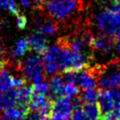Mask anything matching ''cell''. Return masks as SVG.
<instances>
[{"label": "cell", "instance_id": "1", "mask_svg": "<svg viewBox=\"0 0 120 120\" xmlns=\"http://www.w3.org/2000/svg\"><path fill=\"white\" fill-rule=\"evenodd\" d=\"M79 7V0H40L39 10L56 22H66L74 15Z\"/></svg>", "mask_w": 120, "mask_h": 120}, {"label": "cell", "instance_id": "2", "mask_svg": "<svg viewBox=\"0 0 120 120\" xmlns=\"http://www.w3.org/2000/svg\"><path fill=\"white\" fill-rule=\"evenodd\" d=\"M16 68L22 72L23 78L27 81L38 83L43 82L45 80L42 55L37 53L35 55H31L24 61L19 62Z\"/></svg>", "mask_w": 120, "mask_h": 120}, {"label": "cell", "instance_id": "3", "mask_svg": "<svg viewBox=\"0 0 120 120\" xmlns=\"http://www.w3.org/2000/svg\"><path fill=\"white\" fill-rule=\"evenodd\" d=\"M96 22L102 34L114 36L120 29V10L112 8H106L98 14Z\"/></svg>", "mask_w": 120, "mask_h": 120}, {"label": "cell", "instance_id": "4", "mask_svg": "<svg viewBox=\"0 0 120 120\" xmlns=\"http://www.w3.org/2000/svg\"><path fill=\"white\" fill-rule=\"evenodd\" d=\"M98 84L101 90L120 88V65L112 64L98 70Z\"/></svg>", "mask_w": 120, "mask_h": 120}, {"label": "cell", "instance_id": "5", "mask_svg": "<svg viewBox=\"0 0 120 120\" xmlns=\"http://www.w3.org/2000/svg\"><path fill=\"white\" fill-rule=\"evenodd\" d=\"M120 102V91L118 89H104L98 92V105L101 115L111 111Z\"/></svg>", "mask_w": 120, "mask_h": 120}, {"label": "cell", "instance_id": "6", "mask_svg": "<svg viewBox=\"0 0 120 120\" xmlns=\"http://www.w3.org/2000/svg\"><path fill=\"white\" fill-rule=\"evenodd\" d=\"M71 99L72 98L69 97L52 99V117L57 120H68L73 111Z\"/></svg>", "mask_w": 120, "mask_h": 120}, {"label": "cell", "instance_id": "7", "mask_svg": "<svg viewBox=\"0 0 120 120\" xmlns=\"http://www.w3.org/2000/svg\"><path fill=\"white\" fill-rule=\"evenodd\" d=\"M61 49L58 45L54 44L51 48H48L45 53L42 55L44 72L47 75H52L59 71V59Z\"/></svg>", "mask_w": 120, "mask_h": 120}, {"label": "cell", "instance_id": "8", "mask_svg": "<svg viewBox=\"0 0 120 120\" xmlns=\"http://www.w3.org/2000/svg\"><path fill=\"white\" fill-rule=\"evenodd\" d=\"M112 36H109L106 34H101L99 36L94 37L92 42V50H95L100 53L107 54L111 53L114 48V41L112 38Z\"/></svg>", "mask_w": 120, "mask_h": 120}, {"label": "cell", "instance_id": "9", "mask_svg": "<svg viewBox=\"0 0 120 120\" xmlns=\"http://www.w3.org/2000/svg\"><path fill=\"white\" fill-rule=\"evenodd\" d=\"M28 48L30 51H34L37 54L43 55L48 49V41L43 34L37 31L31 34L27 38Z\"/></svg>", "mask_w": 120, "mask_h": 120}, {"label": "cell", "instance_id": "10", "mask_svg": "<svg viewBox=\"0 0 120 120\" xmlns=\"http://www.w3.org/2000/svg\"><path fill=\"white\" fill-rule=\"evenodd\" d=\"M38 32L43 35H52L58 30V22L47 15H43L36 20Z\"/></svg>", "mask_w": 120, "mask_h": 120}, {"label": "cell", "instance_id": "11", "mask_svg": "<svg viewBox=\"0 0 120 120\" xmlns=\"http://www.w3.org/2000/svg\"><path fill=\"white\" fill-rule=\"evenodd\" d=\"M31 97V86H21L16 89V103L15 105L29 112V102Z\"/></svg>", "mask_w": 120, "mask_h": 120}, {"label": "cell", "instance_id": "12", "mask_svg": "<svg viewBox=\"0 0 120 120\" xmlns=\"http://www.w3.org/2000/svg\"><path fill=\"white\" fill-rule=\"evenodd\" d=\"M49 90H50V95L49 96L52 99H56L64 96V82L62 80V78L59 75H54L50 79V82H49Z\"/></svg>", "mask_w": 120, "mask_h": 120}, {"label": "cell", "instance_id": "13", "mask_svg": "<svg viewBox=\"0 0 120 120\" xmlns=\"http://www.w3.org/2000/svg\"><path fill=\"white\" fill-rule=\"evenodd\" d=\"M16 89L12 88L0 93V109L5 111L16 103Z\"/></svg>", "mask_w": 120, "mask_h": 120}, {"label": "cell", "instance_id": "14", "mask_svg": "<svg viewBox=\"0 0 120 120\" xmlns=\"http://www.w3.org/2000/svg\"><path fill=\"white\" fill-rule=\"evenodd\" d=\"M81 107L89 120H99V118H101V112L98 103L83 102Z\"/></svg>", "mask_w": 120, "mask_h": 120}, {"label": "cell", "instance_id": "15", "mask_svg": "<svg viewBox=\"0 0 120 120\" xmlns=\"http://www.w3.org/2000/svg\"><path fill=\"white\" fill-rule=\"evenodd\" d=\"M13 79L14 77L8 70L3 69L0 71V93L14 88Z\"/></svg>", "mask_w": 120, "mask_h": 120}, {"label": "cell", "instance_id": "16", "mask_svg": "<svg viewBox=\"0 0 120 120\" xmlns=\"http://www.w3.org/2000/svg\"><path fill=\"white\" fill-rule=\"evenodd\" d=\"M29 112H25L24 110H22V108L14 105L7 110H5V115L8 116V118H10L11 120H21L25 118L28 115Z\"/></svg>", "mask_w": 120, "mask_h": 120}, {"label": "cell", "instance_id": "17", "mask_svg": "<svg viewBox=\"0 0 120 120\" xmlns=\"http://www.w3.org/2000/svg\"><path fill=\"white\" fill-rule=\"evenodd\" d=\"M29 51V48H28V43H27V39L26 38H23V39H21L19 40L14 48H13V51H12V56L14 58L16 57H22L25 54V52Z\"/></svg>", "mask_w": 120, "mask_h": 120}, {"label": "cell", "instance_id": "18", "mask_svg": "<svg viewBox=\"0 0 120 120\" xmlns=\"http://www.w3.org/2000/svg\"><path fill=\"white\" fill-rule=\"evenodd\" d=\"M98 92L95 88L84 90L82 96V100L85 103H98Z\"/></svg>", "mask_w": 120, "mask_h": 120}, {"label": "cell", "instance_id": "19", "mask_svg": "<svg viewBox=\"0 0 120 120\" xmlns=\"http://www.w3.org/2000/svg\"><path fill=\"white\" fill-rule=\"evenodd\" d=\"M79 93H80V87L74 83L67 82V84L64 87V96L65 97H69V98L78 97Z\"/></svg>", "mask_w": 120, "mask_h": 120}, {"label": "cell", "instance_id": "20", "mask_svg": "<svg viewBox=\"0 0 120 120\" xmlns=\"http://www.w3.org/2000/svg\"><path fill=\"white\" fill-rule=\"evenodd\" d=\"M102 120H120V102L108 112L101 115Z\"/></svg>", "mask_w": 120, "mask_h": 120}, {"label": "cell", "instance_id": "21", "mask_svg": "<svg viewBox=\"0 0 120 120\" xmlns=\"http://www.w3.org/2000/svg\"><path fill=\"white\" fill-rule=\"evenodd\" d=\"M0 8L8 9L10 13L14 15L19 14V9L14 0H0Z\"/></svg>", "mask_w": 120, "mask_h": 120}, {"label": "cell", "instance_id": "22", "mask_svg": "<svg viewBox=\"0 0 120 120\" xmlns=\"http://www.w3.org/2000/svg\"><path fill=\"white\" fill-rule=\"evenodd\" d=\"M71 120H89V119L84 114L83 111L82 110V107H78L73 109L71 113Z\"/></svg>", "mask_w": 120, "mask_h": 120}, {"label": "cell", "instance_id": "23", "mask_svg": "<svg viewBox=\"0 0 120 120\" xmlns=\"http://www.w3.org/2000/svg\"><path fill=\"white\" fill-rule=\"evenodd\" d=\"M17 16V27L19 29H24L27 25V19L22 14H18Z\"/></svg>", "mask_w": 120, "mask_h": 120}, {"label": "cell", "instance_id": "24", "mask_svg": "<svg viewBox=\"0 0 120 120\" xmlns=\"http://www.w3.org/2000/svg\"><path fill=\"white\" fill-rule=\"evenodd\" d=\"M8 64H9V57H8L6 53L0 54V71H2L7 67H8Z\"/></svg>", "mask_w": 120, "mask_h": 120}, {"label": "cell", "instance_id": "25", "mask_svg": "<svg viewBox=\"0 0 120 120\" xmlns=\"http://www.w3.org/2000/svg\"><path fill=\"white\" fill-rule=\"evenodd\" d=\"M3 53H6V50H5L4 44L0 42V54H3Z\"/></svg>", "mask_w": 120, "mask_h": 120}, {"label": "cell", "instance_id": "26", "mask_svg": "<svg viewBox=\"0 0 120 120\" xmlns=\"http://www.w3.org/2000/svg\"><path fill=\"white\" fill-rule=\"evenodd\" d=\"M0 120H11V119L8 118V117L6 116V115H1V116H0Z\"/></svg>", "mask_w": 120, "mask_h": 120}, {"label": "cell", "instance_id": "27", "mask_svg": "<svg viewBox=\"0 0 120 120\" xmlns=\"http://www.w3.org/2000/svg\"><path fill=\"white\" fill-rule=\"evenodd\" d=\"M116 49H117L118 53L120 54V40H118V42H117V44H116Z\"/></svg>", "mask_w": 120, "mask_h": 120}, {"label": "cell", "instance_id": "28", "mask_svg": "<svg viewBox=\"0 0 120 120\" xmlns=\"http://www.w3.org/2000/svg\"><path fill=\"white\" fill-rule=\"evenodd\" d=\"M116 38H117V39L118 40H120V29L118 30V32L116 33Z\"/></svg>", "mask_w": 120, "mask_h": 120}, {"label": "cell", "instance_id": "29", "mask_svg": "<svg viewBox=\"0 0 120 120\" xmlns=\"http://www.w3.org/2000/svg\"><path fill=\"white\" fill-rule=\"evenodd\" d=\"M42 120H57V119H54L52 117H49V118H45V119H42Z\"/></svg>", "mask_w": 120, "mask_h": 120}, {"label": "cell", "instance_id": "30", "mask_svg": "<svg viewBox=\"0 0 120 120\" xmlns=\"http://www.w3.org/2000/svg\"><path fill=\"white\" fill-rule=\"evenodd\" d=\"M21 120H27V119H25V118H23V119H21Z\"/></svg>", "mask_w": 120, "mask_h": 120}]
</instances>
